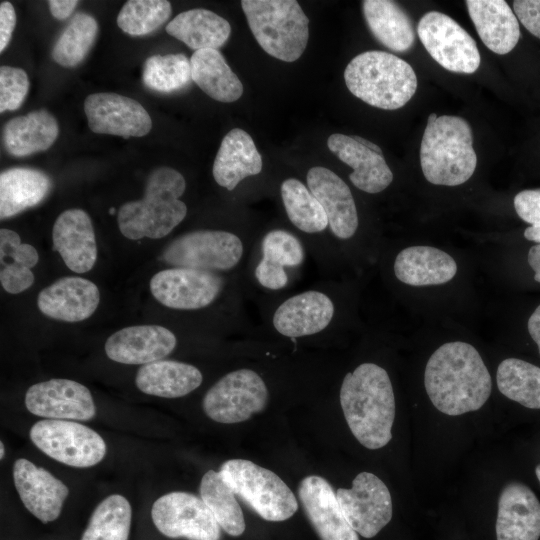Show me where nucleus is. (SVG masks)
<instances>
[{
  "label": "nucleus",
  "instance_id": "18",
  "mask_svg": "<svg viewBox=\"0 0 540 540\" xmlns=\"http://www.w3.org/2000/svg\"><path fill=\"white\" fill-rule=\"evenodd\" d=\"M307 187L323 207L331 233L340 240L352 238L359 225L356 203L349 186L322 166L309 169Z\"/></svg>",
  "mask_w": 540,
  "mask_h": 540
},
{
  "label": "nucleus",
  "instance_id": "52",
  "mask_svg": "<svg viewBox=\"0 0 540 540\" xmlns=\"http://www.w3.org/2000/svg\"><path fill=\"white\" fill-rule=\"evenodd\" d=\"M0 451V458L3 459L5 453L3 442L0 443Z\"/></svg>",
  "mask_w": 540,
  "mask_h": 540
},
{
  "label": "nucleus",
  "instance_id": "27",
  "mask_svg": "<svg viewBox=\"0 0 540 540\" xmlns=\"http://www.w3.org/2000/svg\"><path fill=\"white\" fill-rule=\"evenodd\" d=\"M469 16L484 45L504 55L517 45L521 32L514 11L504 0H467Z\"/></svg>",
  "mask_w": 540,
  "mask_h": 540
},
{
  "label": "nucleus",
  "instance_id": "23",
  "mask_svg": "<svg viewBox=\"0 0 540 540\" xmlns=\"http://www.w3.org/2000/svg\"><path fill=\"white\" fill-rule=\"evenodd\" d=\"M497 540H538L540 502L525 484L509 482L501 490L496 519Z\"/></svg>",
  "mask_w": 540,
  "mask_h": 540
},
{
  "label": "nucleus",
  "instance_id": "34",
  "mask_svg": "<svg viewBox=\"0 0 540 540\" xmlns=\"http://www.w3.org/2000/svg\"><path fill=\"white\" fill-rule=\"evenodd\" d=\"M166 32L195 51L218 50L231 33L229 22L215 12L192 9L181 12L166 26Z\"/></svg>",
  "mask_w": 540,
  "mask_h": 540
},
{
  "label": "nucleus",
  "instance_id": "13",
  "mask_svg": "<svg viewBox=\"0 0 540 540\" xmlns=\"http://www.w3.org/2000/svg\"><path fill=\"white\" fill-rule=\"evenodd\" d=\"M336 498L348 523L365 538L376 536L392 518L391 494L373 473H359L351 488L336 491Z\"/></svg>",
  "mask_w": 540,
  "mask_h": 540
},
{
  "label": "nucleus",
  "instance_id": "16",
  "mask_svg": "<svg viewBox=\"0 0 540 540\" xmlns=\"http://www.w3.org/2000/svg\"><path fill=\"white\" fill-rule=\"evenodd\" d=\"M88 126L94 133L142 137L152 128L146 109L136 100L116 93H93L84 101Z\"/></svg>",
  "mask_w": 540,
  "mask_h": 540
},
{
  "label": "nucleus",
  "instance_id": "25",
  "mask_svg": "<svg viewBox=\"0 0 540 540\" xmlns=\"http://www.w3.org/2000/svg\"><path fill=\"white\" fill-rule=\"evenodd\" d=\"M53 250L76 273H85L97 260V244L90 216L81 209H68L54 222Z\"/></svg>",
  "mask_w": 540,
  "mask_h": 540
},
{
  "label": "nucleus",
  "instance_id": "40",
  "mask_svg": "<svg viewBox=\"0 0 540 540\" xmlns=\"http://www.w3.org/2000/svg\"><path fill=\"white\" fill-rule=\"evenodd\" d=\"M131 519L128 500L112 494L95 508L81 540H128Z\"/></svg>",
  "mask_w": 540,
  "mask_h": 540
},
{
  "label": "nucleus",
  "instance_id": "14",
  "mask_svg": "<svg viewBox=\"0 0 540 540\" xmlns=\"http://www.w3.org/2000/svg\"><path fill=\"white\" fill-rule=\"evenodd\" d=\"M155 527L166 537L219 540L220 526L204 501L187 492H171L152 506Z\"/></svg>",
  "mask_w": 540,
  "mask_h": 540
},
{
  "label": "nucleus",
  "instance_id": "11",
  "mask_svg": "<svg viewBox=\"0 0 540 540\" xmlns=\"http://www.w3.org/2000/svg\"><path fill=\"white\" fill-rule=\"evenodd\" d=\"M417 34L429 55L444 69L471 74L479 68L481 57L475 40L448 15L427 12L417 25Z\"/></svg>",
  "mask_w": 540,
  "mask_h": 540
},
{
  "label": "nucleus",
  "instance_id": "39",
  "mask_svg": "<svg viewBox=\"0 0 540 540\" xmlns=\"http://www.w3.org/2000/svg\"><path fill=\"white\" fill-rule=\"evenodd\" d=\"M497 387L507 398L530 409H540V367L518 358L503 360L497 369Z\"/></svg>",
  "mask_w": 540,
  "mask_h": 540
},
{
  "label": "nucleus",
  "instance_id": "46",
  "mask_svg": "<svg viewBox=\"0 0 540 540\" xmlns=\"http://www.w3.org/2000/svg\"><path fill=\"white\" fill-rule=\"evenodd\" d=\"M513 10L521 24L540 39V0H515Z\"/></svg>",
  "mask_w": 540,
  "mask_h": 540
},
{
  "label": "nucleus",
  "instance_id": "31",
  "mask_svg": "<svg viewBox=\"0 0 540 540\" xmlns=\"http://www.w3.org/2000/svg\"><path fill=\"white\" fill-rule=\"evenodd\" d=\"M52 188L50 177L38 169L13 167L0 174V218L15 216L41 203Z\"/></svg>",
  "mask_w": 540,
  "mask_h": 540
},
{
  "label": "nucleus",
  "instance_id": "5",
  "mask_svg": "<svg viewBox=\"0 0 540 540\" xmlns=\"http://www.w3.org/2000/svg\"><path fill=\"white\" fill-rule=\"evenodd\" d=\"M344 80L354 96L384 110L403 107L417 90L412 66L394 54L378 50L354 57L345 68Z\"/></svg>",
  "mask_w": 540,
  "mask_h": 540
},
{
  "label": "nucleus",
  "instance_id": "6",
  "mask_svg": "<svg viewBox=\"0 0 540 540\" xmlns=\"http://www.w3.org/2000/svg\"><path fill=\"white\" fill-rule=\"evenodd\" d=\"M249 28L270 56L294 62L309 38V19L295 0H242Z\"/></svg>",
  "mask_w": 540,
  "mask_h": 540
},
{
  "label": "nucleus",
  "instance_id": "20",
  "mask_svg": "<svg viewBox=\"0 0 540 540\" xmlns=\"http://www.w3.org/2000/svg\"><path fill=\"white\" fill-rule=\"evenodd\" d=\"M175 334L161 325L122 328L105 343L109 359L129 365H145L168 356L176 347Z\"/></svg>",
  "mask_w": 540,
  "mask_h": 540
},
{
  "label": "nucleus",
  "instance_id": "48",
  "mask_svg": "<svg viewBox=\"0 0 540 540\" xmlns=\"http://www.w3.org/2000/svg\"><path fill=\"white\" fill-rule=\"evenodd\" d=\"M49 9L52 16L58 20L67 19L74 9L78 1L76 0H50L48 1Z\"/></svg>",
  "mask_w": 540,
  "mask_h": 540
},
{
  "label": "nucleus",
  "instance_id": "53",
  "mask_svg": "<svg viewBox=\"0 0 540 540\" xmlns=\"http://www.w3.org/2000/svg\"><path fill=\"white\" fill-rule=\"evenodd\" d=\"M535 474L540 482V464H538L535 468Z\"/></svg>",
  "mask_w": 540,
  "mask_h": 540
},
{
  "label": "nucleus",
  "instance_id": "30",
  "mask_svg": "<svg viewBox=\"0 0 540 540\" xmlns=\"http://www.w3.org/2000/svg\"><path fill=\"white\" fill-rule=\"evenodd\" d=\"M202 381V373L196 366L164 359L142 365L135 378L141 392L163 398L183 397Z\"/></svg>",
  "mask_w": 540,
  "mask_h": 540
},
{
  "label": "nucleus",
  "instance_id": "12",
  "mask_svg": "<svg viewBox=\"0 0 540 540\" xmlns=\"http://www.w3.org/2000/svg\"><path fill=\"white\" fill-rule=\"evenodd\" d=\"M225 281L215 272L172 267L157 272L150 280L153 297L175 310H199L211 305L222 293Z\"/></svg>",
  "mask_w": 540,
  "mask_h": 540
},
{
  "label": "nucleus",
  "instance_id": "44",
  "mask_svg": "<svg viewBox=\"0 0 540 540\" xmlns=\"http://www.w3.org/2000/svg\"><path fill=\"white\" fill-rule=\"evenodd\" d=\"M29 89L27 73L11 66L0 68V112L18 109L25 100Z\"/></svg>",
  "mask_w": 540,
  "mask_h": 540
},
{
  "label": "nucleus",
  "instance_id": "28",
  "mask_svg": "<svg viewBox=\"0 0 540 540\" xmlns=\"http://www.w3.org/2000/svg\"><path fill=\"white\" fill-rule=\"evenodd\" d=\"M262 167V157L252 137L246 131L235 128L222 139L212 174L219 186L232 191L245 178L261 173Z\"/></svg>",
  "mask_w": 540,
  "mask_h": 540
},
{
  "label": "nucleus",
  "instance_id": "41",
  "mask_svg": "<svg viewBox=\"0 0 540 540\" xmlns=\"http://www.w3.org/2000/svg\"><path fill=\"white\" fill-rule=\"evenodd\" d=\"M97 34L95 18L84 12L76 13L56 40L52 59L63 67L77 66L93 47Z\"/></svg>",
  "mask_w": 540,
  "mask_h": 540
},
{
  "label": "nucleus",
  "instance_id": "42",
  "mask_svg": "<svg viewBox=\"0 0 540 540\" xmlns=\"http://www.w3.org/2000/svg\"><path fill=\"white\" fill-rule=\"evenodd\" d=\"M142 81L159 93L181 91L192 81L190 59L181 53L150 56L143 64Z\"/></svg>",
  "mask_w": 540,
  "mask_h": 540
},
{
  "label": "nucleus",
  "instance_id": "8",
  "mask_svg": "<svg viewBox=\"0 0 540 540\" xmlns=\"http://www.w3.org/2000/svg\"><path fill=\"white\" fill-rule=\"evenodd\" d=\"M246 244L226 230H195L178 236L163 250L160 259L173 267L210 272L236 268L245 256Z\"/></svg>",
  "mask_w": 540,
  "mask_h": 540
},
{
  "label": "nucleus",
  "instance_id": "54",
  "mask_svg": "<svg viewBox=\"0 0 540 540\" xmlns=\"http://www.w3.org/2000/svg\"><path fill=\"white\" fill-rule=\"evenodd\" d=\"M109 212H110V214L112 215V214L115 213V209H114V208H111Z\"/></svg>",
  "mask_w": 540,
  "mask_h": 540
},
{
  "label": "nucleus",
  "instance_id": "7",
  "mask_svg": "<svg viewBox=\"0 0 540 540\" xmlns=\"http://www.w3.org/2000/svg\"><path fill=\"white\" fill-rule=\"evenodd\" d=\"M219 473L234 493L267 521L287 520L298 509V502L285 482L254 462L227 460Z\"/></svg>",
  "mask_w": 540,
  "mask_h": 540
},
{
  "label": "nucleus",
  "instance_id": "37",
  "mask_svg": "<svg viewBox=\"0 0 540 540\" xmlns=\"http://www.w3.org/2000/svg\"><path fill=\"white\" fill-rule=\"evenodd\" d=\"M281 199L290 222L305 234H318L328 227V219L319 201L309 188L295 178L284 180Z\"/></svg>",
  "mask_w": 540,
  "mask_h": 540
},
{
  "label": "nucleus",
  "instance_id": "3",
  "mask_svg": "<svg viewBox=\"0 0 540 540\" xmlns=\"http://www.w3.org/2000/svg\"><path fill=\"white\" fill-rule=\"evenodd\" d=\"M186 189L183 175L170 167H159L148 176L144 197L124 203L117 223L130 240L160 239L186 217L187 206L180 197Z\"/></svg>",
  "mask_w": 540,
  "mask_h": 540
},
{
  "label": "nucleus",
  "instance_id": "17",
  "mask_svg": "<svg viewBox=\"0 0 540 540\" xmlns=\"http://www.w3.org/2000/svg\"><path fill=\"white\" fill-rule=\"evenodd\" d=\"M25 405L29 412L46 419L87 421L96 413L89 389L69 379H51L30 386Z\"/></svg>",
  "mask_w": 540,
  "mask_h": 540
},
{
  "label": "nucleus",
  "instance_id": "33",
  "mask_svg": "<svg viewBox=\"0 0 540 540\" xmlns=\"http://www.w3.org/2000/svg\"><path fill=\"white\" fill-rule=\"evenodd\" d=\"M363 14L373 36L395 52H405L415 42L413 23L405 10L394 1L365 0Z\"/></svg>",
  "mask_w": 540,
  "mask_h": 540
},
{
  "label": "nucleus",
  "instance_id": "22",
  "mask_svg": "<svg viewBox=\"0 0 540 540\" xmlns=\"http://www.w3.org/2000/svg\"><path fill=\"white\" fill-rule=\"evenodd\" d=\"M100 292L95 283L78 276H66L40 291L39 310L47 317L65 322L88 319L97 309Z\"/></svg>",
  "mask_w": 540,
  "mask_h": 540
},
{
  "label": "nucleus",
  "instance_id": "36",
  "mask_svg": "<svg viewBox=\"0 0 540 540\" xmlns=\"http://www.w3.org/2000/svg\"><path fill=\"white\" fill-rule=\"evenodd\" d=\"M38 260L37 250L22 243L15 231L0 230V281L6 292L18 294L30 288L35 280L31 268Z\"/></svg>",
  "mask_w": 540,
  "mask_h": 540
},
{
  "label": "nucleus",
  "instance_id": "51",
  "mask_svg": "<svg viewBox=\"0 0 540 540\" xmlns=\"http://www.w3.org/2000/svg\"><path fill=\"white\" fill-rule=\"evenodd\" d=\"M524 237L527 240L540 243V225H531L524 231Z\"/></svg>",
  "mask_w": 540,
  "mask_h": 540
},
{
  "label": "nucleus",
  "instance_id": "43",
  "mask_svg": "<svg viewBox=\"0 0 540 540\" xmlns=\"http://www.w3.org/2000/svg\"><path fill=\"white\" fill-rule=\"evenodd\" d=\"M171 12L166 0H129L118 13L117 25L129 35L144 36L160 27Z\"/></svg>",
  "mask_w": 540,
  "mask_h": 540
},
{
  "label": "nucleus",
  "instance_id": "45",
  "mask_svg": "<svg viewBox=\"0 0 540 540\" xmlns=\"http://www.w3.org/2000/svg\"><path fill=\"white\" fill-rule=\"evenodd\" d=\"M517 215L526 223L540 225V188L527 189L514 197Z\"/></svg>",
  "mask_w": 540,
  "mask_h": 540
},
{
  "label": "nucleus",
  "instance_id": "26",
  "mask_svg": "<svg viewBox=\"0 0 540 540\" xmlns=\"http://www.w3.org/2000/svg\"><path fill=\"white\" fill-rule=\"evenodd\" d=\"M329 150L353 169L349 175L352 184L361 191L376 194L393 181V173L383 154L366 147L354 136L334 133L327 140Z\"/></svg>",
  "mask_w": 540,
  "mask_h": 540
},
{
  "label": "nucleus",
  "instance_id": "4",
  "mask_svg": "<svg viewBox=\"0 0 540 540\" xmlns=\"http://www.w3.org/2000/svg\"><path fill=\"white\" fill-rule=\"evenodd\" d=\"M420 164L426 180L457 186L473 175L477 155L470 124L462 117L431 113L423 133Z\"/></svg>",
  "mask_w": 540,
  "mask_h": 540
},
{
  "label": "nucleus",
  "instance_id": "15",
  "mask_svg": "<svg viewBox=\"0 0 540 540\" xmlns=\"http://www.w3.org/2000/svg\"><path fill=\"white\" fill-rule=\"evenodd\" d=\"M336 306L324 290L308 289L280 302L271 315V326L289 339L305 338L324 332L333 322Z\"/></svg>",
  "mask_w": 540,
  "mask_h": 540
},
{
  "label": "nucleus",
  "instance_id": "2",
  "mask_svg": "<svg viewBox=\"0 0 540 540\" xmlns=\"http://www.w3.org/2000/svg\"><path fill=\"white\" fill-rule=\"evenodd\" d=\"M340 404L346 422L364 447L375 450L392 439L395 396L387 371L375 363H362L345 375Z\"/></svg>",
  "mask_w": 540,
  "mask_h": 540
},
{
  "label": "nucleus",
  "instance_id": "47",
  "mask_svg": "<svg viewBox=\"0 0 540 540\" xmlns=\"http://www.w3.org/2000/svg\"><path fill=\"white\" fill-rule=\"evenodd\" d=\"M16 25V13L8 1L0 4V52L8 46Z\"/></svg>",
  "mask_w": 540,
  "mask_h": 540
},
{
  "label": "nucleus",
  "instance_id": "29",
  "mask_svg": "<svg viewBox=\"0 0 540 540\" xmlns=\"http://www.w3.org/2000/svg\"><path fill=\"white\" fill-rule=\"evenodd\" d=\"M457 272L455 260L431 246H410L401 250L394 261L396 278L410 286L439 285L450 281Z\"/></svg>",
  "mask_w": 540,
  "mask_h": 540
},
{
  "label": "nucleus",
  "instance_id": "9",
  "mask_svg": "<svg viewBox=\"0 0 540 540\" xmlns=\"http://www.w3.org/2000/svg\"><path fill=\"white\" fill-rule=\"evenodd\" d=\"M269 390L254 370L241 368L221 377L205 394L203 410L212 420L233 424L265 409Z\"/></svg>",
  "mask_w": 540,
  "mask_h": 540
},
{
  "label": "nucleus",
  "instance_id": "35",
  "mask_svg": "<svg viewBox=\"0 0 540 540\" xmlns=\"http://www.w3.org/2000/svg\"><path fill=\"white\" fill-rule=\"evenodd\" d=\"M190 66L192 81L212 99L230 103L242 96V82L218 50L195 51L190 58Z\"/></svg>",
  "mask_w": 540,
  "mask_h": 540
},
{
  "label": "nucleus",
  "instance_id": "24",
  "mask_svg": "<svg viewBox=\"0 0 540 540\" xmlns=\"http://www.w3.org/2000/svg\"><path fill=\"white\" fill-rule=\"evenodd\" d=\"M260 254L254 267V278L269 291L287 287L290 281L287 269L298 268L305 259L301 240L284 229H272L262 237Z\"/></svg>",
  "mask_w": 540,
  "mask_h": 540
},
{
  "label": "nucleus",
  "instance_id": "50",
  "mask_svg": "<svg viewBox=\"0 0 540 540\" xmlns=\"http://www.w3.org/2000/svg\"><path fill=\"white\" fill-rule=\"evenodd\" d=\"M527 261L535 273L534 280L540 283V243L529 249Z\"/></svg>",
  "mask_w": 540,
  "mask_h": 540
},
{
  "label": "nucleus",
  "instance_id": "10",
  "mask_svg": "<svg viewBox=\"0 0 540 540\" xmlns=\"http://www.w3.org/2000/svg\"><path fill=\"white\" fill-rule=\"evenodd\" d=\"M29 436L43 453L73 467L94 466L106 454L105 441L96 431L71 420L38 421Z\"/></svg>",
  "mask_w": 540,
  "mask_h": 540
},
{
  "label": "nucleus",
  "instance_id": "32",
  "mask_svg": "<svg viewBox=\"0 0 540 540\" xmlns=\"http://www.w3.org/2000/svg\"><path fill=\"white\" fill-rule=\"evenodd\" d=\"M58 134L55 117L40 109L9 120L4 126L3 143L10 155L23 157L47 150Z\"/></svg>",
  "mask_w": 540,
  "mask_h": 540
},
{
  "label": "nucleus",
  "instance_id": "49",
  "mask_svg": "<svg viewBox=\"0 0 540 540\" xmlns=\"http://www.w3.org/2000/svg\"><path fill=\"white\" fill-rule=\"evenodd\" d=\"M528 332L538 346L540 354V305L534 310L528 319Z\"/></svg>",
  "mask_w": 540,
  "mask_h": 540
},
{
  "label": "nucleus",
  "instance_id": "21",
  "mask_svg": "<svg viewBox=\"0 0 540 540\" xmlns=\"http://www.w3.org/2000/svg\"><path fill=\"white\" fill-rule=\"evenodd\" d=\"M298 496L309 521L321 540H359L346 520L332 486L320 476L303 478Z\"/></svg>",
  "mask_w": 540,
  "mask_h": 540
},
{
  "label": "nucleus",
  "instance_id": "1",
  "mask_svg": "<svg viewBox=\"0 0 540 540\" xmlns=\"http://www.w3.org/2000/svg\"><path fill=\"white\" fill-rule=\"evenodd\" d=\"M424 385L433 405L450 416L480 409L492 390L491 376L480 354L461 341L445 343L430 356Z\"/></svg>",
  "mask_w": 540,
  "mask_h": 540
},
{
  "label": "nucleus",
  "instance_id": "19",
  "mask_svg": "<svg viewBox=\"0 0 540 540\" xmlns=\"http://www.w3.org/2000/svg\"><path fill=\"white\" fill-rule=\"evenodd\" d=\"M13 481L26 509L42 523L58 518L68 487L44 468L20 458L13 465Z\"/></svg>",
  "mask_w": 540,
  "mask_h": 540
},
{
  "label": "nucleus",
  "instance_id": "38",
  "mask_svg": "<svg viewBox=\"0 0 540 540\" xmlns=\"http://www.w3.org/2000/svg\"><path fill=\"white\" fill-rule=\"evenodd\" d=\"M201 499L212 512L218 525L231 536L245 531V520L234 491L219 472L207 471L200 483Z\"/></svg>",
  "mask_w": 540,
  "mask_h": 540
}]
</instances>
